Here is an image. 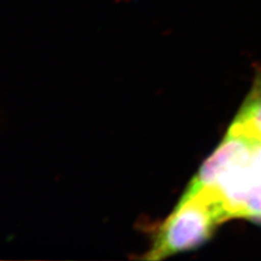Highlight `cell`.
<instances>
[{
  "label": "cell",
  "mask_w": 261,
  "mask_h": 261,
  "mask_svg": "<svg viewBox=\"0 0 261 261\" xmlns=\"http://www.w3.org/2000/svg\"><path fill=\"white\" fill-rule=\"evenodd\" d=\"M261 140L232 123L224 140L203 162L181 198L214 186L234 218L261 221Z\"/></svg>",
  "instance_id": "cell-1"
},
{
  "label": "cell",
  "mask_w": 261,
  "mask_h": 261,
  "mask_svg": "<svg viewBox=\"0 0 261 261\" xmlns=\"http://www.w3.org/2000/svg\"><path fill=\"white\" fill-rule=\"evenodd\" d=\"M230 219L221 195L214 186H203L190 197L179 199L141 259L162 260L197 248Z\"/></svg>",
  "instance_id": "cell-2"
},
{
  "label": "cell",
  "mask_w": 261,
  "mask_h": 261,
  "mask_svg": "<svg viewBox=\"0 0 261 261\" xmlns=\"http://www.w3.org/2000/svg\"><path fill=\"white\" fill-rule=\"evenodd\" d=\"M234 122L261 140V77L256 80Z\"/></svg>",
  "instance_id": "cell-3"
}]
</instances>
